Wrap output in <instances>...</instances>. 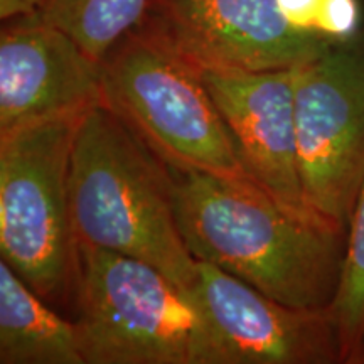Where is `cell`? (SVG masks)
<instances>
[{
	"instance_id": "1",
	"label": "cell",
	"mask_w": 364,
	"mask_h": 364,
	"mask_svg": "<svg viewBox=\"0 0 364 364\" xmlns=\"http://www.w3.org/2000/svg\"><path fill=\"white\" fill-rule=\"evenodd\" d=\"M169 169L177 223L196 262L213 263L287 306H332L348 231L299 215L255 186Z\"/></svg>"
},
{
	"instance_id": "2",
	"label": "cell",
	"mask_w": 364,
	"mask_h": 364,
	"mask_svg": "<svg viewBox=\"0 0 364 364\" xmlns=\"http://www.w3.org/2000/svg\"><path fill=\"white\" fill-rule=\"evenodd\" d=\"M70 209L78 247L147 262L196 294L198 262L181 235L169 166L105 103L76 129Z\"/></svg>"
},
{
	"instance_id": "3",
	"label": "cell",
	"mask_w": 364,
	"mask_h": 364,
	"mask_svg": "<svg viewBox=\"0 0 364 364\" xmlns=\"http://www.w3.org/2000/svg\"><path fill=\"white\" fill-rule=\"evenodd\" d=\"M75 300L85 364H228L196 294L147 262L78 247Z\"/></svg>"
},
{
	"instance_id": "4",
	"label": "cell",
	"mask_w": 364,
	"mask_h": 364,
	"mask_svg": "<svg viewBox=\"0 0 364 364\" xmlns=\"http://www.w3.org/2000/svg\"><path fill=\"white\" fill-rule=\"evenodd\" d=\"M105 105L169 167L255 186L201 73L136 26L103 59Z\"/></svg>"
},
{
	"instance_id": "5",
	"label": "cell",
	"mask_w": 364,
	"mask_h": 364,
	"mask_svg": "<svg viewBox=\"0 0 364 364\" xmlns=\"http://www.w3.org/2000/svg\"><path fill=\"white\" fill-rule=\"evenodd\" d=\"M81 115L0 134V253L39 297L66 304L78 287L70 164Z\"/></svg>"
},
{
	"instance_id": "6",
	"label": "cell",
	"mask_w": 364,
	"mask_h": 364,
	"mask_svg": "<svg viewBox=\"0 0 364 364\" xmlns=\"http://www.w3.org/2000/svg\"><path fill=\"white\" fill-rule=\"evenodd\" d=\"M295 130L304 198L348 231L364 184V43H336L295 68Z\"/></svg>"
},
{
	"instance_id": "7",
	"label": "cell",
	"mask_w": 364,
	"mask_h": 364,
	"mask_svg": "<svg viewBox=\"0 0 364 364\" xmlns=\"http://www.w3.org/2000/svg\"><path fill=\"white\" fill-rule=\"evenodd\" d=\"M196 70H290L338 41L300 31L277 0H150L139 24Z\"/></svg>"
},
{
	"instance_id": "8",
	"label": "cell",
	"mask_w": 364,
	"mask_h": 364,
	"mask_svg": "<svg viewBox=\"0 0 364 364\" xmlns=\"http://www.w3.org/2000/svg\"><path fill=\"white\" fill-rule=\"evenodd\" d=\"M196 297L228 354V364L343 361L329 309H300L268 297L238 277L198 262Z\"/></svg>"
},
{
	"instance_id": "9",
	"label": "cell",
	"mask_w": 364,
	"mask_h": 364,
	"mask_svg": "<svg viewBox=\"0 0 364 364\" xmlns=\"http://www.w3.org/2000/svg\"><path fill=\"white\" fill-rule=\"evenodd\" d=\"M0 33V134L105 103L103 61L38 12Z\"/></svg>"
},
{
	"instance_id": "10",
	"label": "cell",
	"mask_w": 364,
	"mask_h": 364,
	"mask_svg": "<svg viewBox=\"0 0 364 364\" xmlns=\"http://www.w3.org/2000/svg\"><path fill=\"white\" fill-rule=\"evenodd\" d=\"M199 73L255 184L299 215L326 221L307 206L300 181L295 68Z\"/></svg>"
},
{
	"instance_id": "11",
	"label": "cell",
	"mask_w": 364,
	"mask_h": 364,
	"mask_svg": "<svg viewBox=\"0 0 364 364\" xmlns=\"http://www.w3.org/2000/svg\"><path fill=\"white\" fill-rule=\"evenodd\" d=\"M0 363L85 364L76 322L66 321L0 263Z\"/></svg>"
},
{
	"instance_id": "12",
	"label": "cell",
	"mask_w": 364,
	"mask_h": 364,
	"mask_svg": "<svg viewBox=\"0 0 364 364\" xmlns=\"http://www.w3.org/2000/svg\"><path fill=\"white\" fill-rule=\"evenodd\" d=\"M150 0H46L38 14L86 53L105 56L144 19Z\"/></svg>"
},
{
	"instance_id": "13",
	"label": "cell",
	"mask_w": 364,
	"mask_h": 364,
	"mask_svg": "<svg viewBox=\"0 0 364 364\" xmlns=\"http://www.w3.org/2000/svg\"><path fill=\"white\" fill-rule=\"evenodd\" d=\"M346 363L364 356V184L348 226V243L338 294L331 306Z\"/></svg>"
},
{
	"instance_id": "14",
	"label": "cell",
	"mask_w": 364,
	"mask_h": 364,
	"mask_svg": "<svg viewBox=\"0 0 364 364\" xmlns=\"http://www.w3.org/2000/svg\"><path fill=\"white\" fill-rule=\"evenodd\" d=\"M359 27L358 0H322L317 33L332 41L353 39Z\"/></svg>"
},
{
	"instance_id": "15",
	"label": "cell",
	"mask_w": 364,
	"mask_h": 364,
	"mask_svg": "<svg viewBox=\"0 0 364 364\" xmlns=\"http://www.w3.org/2000/svg\"><path fill=\"white\" fill-rule=\"evenodd\" d=\"M321 2L322 0H277L282 16L290 24L300 31H311V33H317Z\"/></svg>"
},
{
	"instance_id": "16",
	"label": "cell",
	"mask_w": 364,
	"mask_h": 364,
	"mask_svg": "<svg viewBox=\"0 0 364 364\" xmlns=\"http://www.w3.org/2000/svg\"><path fill=\"white\" fill-rule=\"evenodd\" d=\"M46 0H0V19L4 22L16 17L29 16L38 12Z\"/></svg>"
}]
</instances>
